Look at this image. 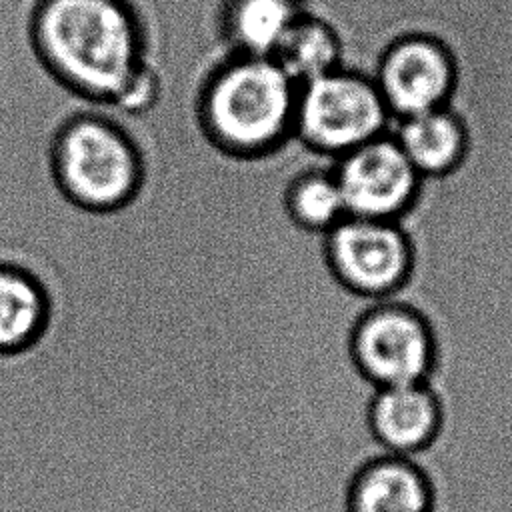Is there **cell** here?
Returning <instances> with one entry per match:
<instances>
[{
	"mask_svg": "<svg viewBox=\"0 0 512 512\" xmlns=\"http://www.w3.org/2000/svg\"><path fill=\"white\" fill-rule=\"evenodd\" d=\"M298 84L272 60L236 56L210 80L202 114L210 136L236 154H264L294 136Z\"/></svg>",
	"mask_w": 512,
	"mask_h": 512,
	"instance_id": "7a4b0ae2",
	"label": "cell"
},
{
	"mask_svg": "<svg viewBox=\"0 0 512 512\" xmlns=\"http://www.w3.org/2000/svg\"><path fill=\"white\" fill-rule=\"evenodd\" d=\"M390 124L392 116L372 76L342 64L298 84L294 136L326 162L388 132Z\"/></svg>",
	"mask_w": 512,
	"mask_h": 512,
	"instance_id": "3957f363",
	"label": "cell"
},
{
	"mask_svg": "<svg viewBox=\"0 0 512 512\" xmlns=\"http://www.w3.org/2000/svg\"><path fill=\"white\" fill-rule=\"evenodd\" d=\"M46 322L42 288L24 272L0 268V352L28 346Z\"/></svg>",
	"mask_w": 512,
	"mask_h": 512,
	"instance_id": "9a60e30c",
	"label": "cell"
},
{
	"mask_svg": "<svg viewBox=\"0 0 512 512\" xmlns=\"http://www.w3.org/2000/svg\"><path fill=\"white\" fill-rule=\"evenodd\" d=\"M326 274L368 302L394 298L412 278L416 246L402 220L346 216L320 240Z\"/></svg>",
	"mask_w": 512,
	"mask_h": 512,
	"instance_id": "5b68a950",
	"label": "cell"
},
{
	"mask_svg": "<svg viewBox=\"0 0 512 512\" xmlns=\"http://www.w3.org/2000/svg\"><path fill=\"white\" fill-rule=\"evenodd\" d=\"M348 354L372 386L430 382L440 344L430 318L414 304L394 298L370 302L352 322Z\"/></svg>",
	"mask_w": 512,
	"mask_h": 512,
	"instance_id": "277c9868",
	"label": "cell"
},
{
	"mask_svg": "<svg viewBox=\"0 0 512 512\" xmlns=\"http://www.w3.org/2000/svg\"><path fill=\"white\" fill-rule=\"evenodd\" d=\"M390 134L422 180L452 176L470 154L468 124L452 106L394 120Z\"/></svg>",
	"mask_w": 512,
	"mask_h": 512,
	"instance_id": "8fae6325",
	"label": "cell"
},
{
	"mask_svg": "<svg viewBox=\"0 0 512 512\" xmlns=\"http://www.w3.org/2000/svg\"><path fill=\"white\" fill-rule=\"evenodd\" d=\"M330 164L350 216L402 220L422 192V176L390 130Z\"/></svg>",
	"mask_w": 512,
	"mask_h": 512,
	"instance_id": "52a82bcc",
	"label": "cell"
},
{
	"mask_svg": "<svg viewBox=\"0 0 512 512\" xmlns=\"http://www.w3.org/2000/svg\"><path fill=\"white\" fill-rule=\"evenodd\" d=\"M344 510L438 512V492L432 476L416 458L380 452L350 474Z\"/></svg>",
	"mask_w": 512,
	"mask_h": 512,
	"instance_id": "30bf717a",
	"label": "cell"
},
{
	"mask_svg": "<svg viewBox=\"0 0 512 512\" xmlns=\"http://www.w3.org/2000/svg\"><path fill=\"white\" fill-rule=\"evenodd\" d=\"M302 12V0H230L226 34L238 56L270 58Z\"/></svg>",
	"mask_w": 512,
	"mask_h": 512,
	"instance_id": "5bb4252c",
	"label": "cell"
},
{
	"mask_svg": "<svg viewBox=\"0 0 512 512\" xmlns=\"http://www.w3.org/2000/svg\"><path fill=\"white\" fill-rule=\"evenodd\" d=\"M54 162L64 192L90 208L126 202L140 176L130 140L114 124L94 116L76 118L62 130Z\"/></svg>",
	"mask_w": 512,
	"mask_h": 512,
	"instance_id": "8992f818",
	"label": "cell"
},
{
	"mask_svg": "<svg viewBox=\"0 0 512 512\" xmlns=\"http://www.w3.org/2000/svg\"><path fill=\"white\" fill-rule=\"evenodd\" d=\"M284 208L298 230L316 238L342 222L348 212L332 164L316 160L298 170L286 186Z\"/></svg>",
	"mask_w": 512,
	"mask_h": 512,
	"instance_id": "4fadbf2b",
	"label": "cell"
},
{
	"mask_svg": "<svg viewBox=\"0 0 512 512\" xmlns=\"http://www.w3.org/2000/svg\"><path fill=\"white\" fill-rule=\"evenodd\" d=\"M366 426L382 452L416 458L438 440L444 428V402L432 382L374 388Z\"/></svg>",
	"mask_w": 512,
	"mask_h": 512,
	"instance_id": "9c48e42d",
	"label": "cell"
},
{
	"mask_svg": "<svg viewBox=\"0 0 512 512\" xmlns=\"http://www.w3.org/2000/svg\"><path fill=\"white\" fill-rule=\"evenodd\" d=\"M34 38L44 62L96 100H114L142 66L140 28L124 0H42Z\"/></svg>",
	"mask_w": 512,
	"mask_h": 512,
	"instance_id": "6da1fadb",
	"label": "cell"
},
{
	"mask_svg": "<svg viewBox=\"0 0 512 512\" xmlns=\"http://www.w3.org/2000/svg\"><path fill=\"white\" fill-rule=\"evenodd\" d=\"M344 44L330 18L302 12L270 56L296 84H304L342 66Z\"/></svg>",
	"mask_w": 512,
	"mask_h": 512,
	"instance_id": "7c38bea8",
	"label": "cell"
},
{
	"mask_svg": "<svg viewBox=\"0 0 512 512\" xmlns=\"http://www.w3.org/2000/svg\"><path fill=\"white\" fill-rule=\"evenodd\" d=\"M372 78L394 122L450 106L458 68L442 40L414 32L394 38L384 48Z\"/></svg>",
	"mask_w": 512,
	"mask_h": 512,
	"instance_id": "ba28073f",
	"label": "cell"
}]
</instances>
